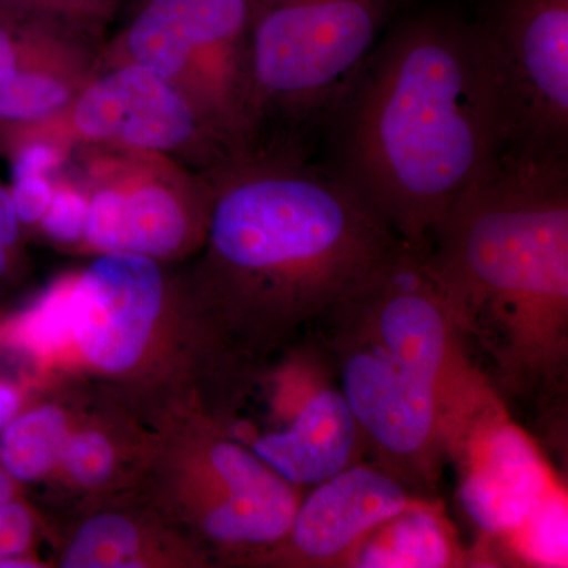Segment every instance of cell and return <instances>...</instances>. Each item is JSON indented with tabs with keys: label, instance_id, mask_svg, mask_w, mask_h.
Instances as JSON below:
<instances>
[{
	"label": "cell",
	"instance_id": "6da1fadb",
	"mask_svg": "<svg viewBox=\"0 0 568 568\" xmlns=\"http://www.w3.org/2000/svg\"><path fill=\"white\" fill-rule=\"evenodd\" d=\"M507 413L567 452L568 156L504 153L418 250Z\"/></svg>",
	"mask_w": 568,
	"mask_h": 568
},
{
	"label": "cell",
	"instance_id": "7a4b0ae2",
	"mask_svg": "<svg viewBox=\"0 0 568 568\" xmlns=\"http://www.w3.org/2000/svg\"><path fill=\"white\" fill-rule=\"evenodd\" d=\"M328 164L410 248L507 149L477 24L426 13L379 40L328 119Z\"/></svg>",
	"mask_w": 568,
	"mask_h": 568
},
{
	"label": "cell",
	"instance_id": "3957f363",
	"mask_svg": "<svg viewBox=\"0 0 568 568\" xmlns=\"http://www.w3.org/2000/svg\"><path fill=\"white\" fill-rule=\"evenodd\" d=\"M310 325L372 463L435 497L467 433L504 405L463 345L418 250L399 245Z\"/></svg>",
	"mask_w": 568,
	"mask_h": 568
},
{
	"label": "cell",
	"instance_id": "277c9868",
	"mask_svg": "<svg viewBox=\"0 0 568 568\" xmlns=\"http://www.w3.org/2000/svg\"><path fill=\"white\" fill-rule=\"evenodd\" d=\"M213 252L268 324L310 325L403 244L327 166L244 175L212 215Z\"/></svg>",
	"mask_w": 568,
	"mask_h": 568
},
{
	"label": "cell",
	"instance_id": "5b68a950",
	"mask_svg": "<svg viewBox=\"0 0 568 568\" xmlns=\"http://www.w3.org/2000/svg\"><path fill=\"white\" fill-rule=\"evenodd\" d=\"M250 10L254 91L325 129L379 43L388 0H250Z\"/></svg>",
	"mask_w": 568,
	"mask_h": 568
},
{
	"label": "cell",
	"instance_id": "8992f818",
	"mask_svg": "<svg viewBox=\"0 0 568 568\" xmlns=\"http://www.w3.org/2000/svg\"><path fill=\"white\" fill-rule=\"evenodd\" d=\"M477 26L506 110V153L567 159L568 0H497Z\"/></svg>",
	"mask_w": 568,
	"mask_h": 568
},
{
	"label": "cell",
	"instance_id": "52a82bcc",
	"mask_svg": "<svg viewBox=\"0 0 568 568\" xmlns=\"http://www.w3.org/2000/svg\"><path fill=\"white\" fill-rule=\"evenodd\" d=\"M450 463L457 467L459 506L480 534L470 567L499 566L507 541L558 480L506 407L481 417Z\"/></svg>",
	"mask_w": 568,
	"mask_h": 568
},
{
	"label": "cell",
	"instance_id": "ba28073f",
	"mask_svg": "<svg viewBox=\"0 0 568 568\" xmlns=\"http://www.w3.org/2000/svg\"><path fill=\"white\" fill-rule=\"evenodd\" d=\"M162 301V275L149 256L106 253L71 287V332L93 365L125 372L148 345Z\"/></svg>",
	"mask_w": 568,
	"mask_h": 568
},
{
	"label": "cell",
	"instance_id": "9c48e42d",
	"mask_svg": "<svg viewBox=\"0 0 568 568\" xmlns=\"http://www.w3.org/2000/svg\"><path fill=\"white\" fill-rule=\"evenodd\" d=\"M417 497L424 496L410 491L384 467L361 462L315 485L276 544H286L294 566L346 568L368 534Z\"/></svg>",
	"mask_w": 568,
	"mask_h": 568
},
{
	"label": "cell",
	"instance_id": "30bf717a",
	"mask_svg": "<svg viewBox=\"0 0 568 568\" xmlns=\"http://www.w3.org/2000/svg\"><path fill=\"white\" fill-rule=\"evenodd\" d=\"M74 122L82 133L144 149H171L189 140L193 112L164 78L141 65L125 67L81 97Z\"/></svg>",
	"mask_w": 568,
	"mask_h": 568
},
{
	"label": "cell",
	"instance_id": "8fae6325",
	"mask_svg": "<svg viewBox=\"0 0 568 568\" xmlns=\"http://www.w3.org/2000/svg\"><path fill=\"white\" fill-rule=\"evenodd\" d=\"M253 454L295 487H315L366 455V443L334 377L302 399L283 432L256 439Z\"/></svg>",
	"mask_w": 568,
	"mask_h": 568
},
{
	"label": "cell",
	"instance_id": "7c38bea8",
	"mask_svg": "<svg viewBox=\"0 0 568 568\" xmlns=\"http://www.w3.org/2000/svg\"><path fill=\"white\" fill-rule=\"evenodd\" d=\"M209 463L230 485L231 497L205 514L207 536L231 547H265L282 540L302 500L298 487L227 440L213 444Z\"/></svg>",
	"mask_w": 568,
	"mask_h": 568
},
{
	"label": "cell",
	"instance_id": "4fadbf2b",
	"mask_svg": "<svg viewBox=\"0 0 568 568\" xmlns=\"http://www.w3.org/2000/svg\"><path fill=\"white\" fill-rule=\"evenodd\" d=\"M250 0H151L130 26L138 65L174 77L193 51L233 47L250 26Z\"/></svg>",
	"mask_w": 568,
	"mask_h": 568
},
{
	"label": "cell",
	"instance_id": "5bb4252c",
	"mask_svg": "<svg viewBox=\"0 0 568 568\" xmlns=\"http://www.w3.org/2000/svg\"><path fill=\"white\" fill-rule=\"evenodd\" d=\"M185 233V215L174 197L159 186L130 196L102 192L89 205L85 235L104 253L164 256L181 245Z\"/></svg>",
	"mask_w": 568,
	"mask_h": 568
},
{
	"label": "cell",
	"instance_id": "9a60e30c",
	"mask_svg": "<svg viewBox=\"0 0 568 568\" xmlns=\"http://www.w3.org/2000/svg\"><path fill=\"white\" fill-rule=\"evenodd\" d=\"M470 567L435 497H417L354 549L349 568Z\"/></svg>",
	"mask_w": 568,
	"mask_h": 568
},
{
	"label": "cell",
	"instance_id": "2e32d148",
	"mask_svg": "<svg viewBox=\"0 0 568 568\" xmlns=\"http://www.w3.org/2000/svg\"><path fill=\"white\" fill-rule=\"evenodd\" d=\"M65 418L54 407H41L11 418L0 433V465L11 478H41L62 457Z\"/></svg>",
	"mask_w": 568,
	"mask_h": 568
},
{
	"label": "cell",
	"instance_id": "e0dca14e",
	"mask_svg": "<svg viewBox=\"0 0 568 568\" xmlns=\"http://www.w3.org/2000/svg\"><path fill=\"white\" fill-rule=\"evenodd\" d=\"M69 91L48 74L20 69L9 31L0 24V119L29 121L51 114Z\"/></svg>",
	"mask_w": 568,
	"mask_h": 568
},
{
	"label": "cell",
	"instance_id": "ac0fdd59",
	"mask_svg": "<svg viewBox=\"0 0 568 568\" xmlns=\"http://www.w3.org/2000/svg\"><path fill=\"white\" fill-rule=\"evenodd\" d=\"M567 496L556 485L504 547L506 562L528 567H567Z\"/></svg>",
	"mask_w": 568,
	"mask_h": 568
},
{
	"label": "cell",
	"instance_id": "d6986e66",
	"mask_svg": "<svg viewBox=\"0 0 568 568\" xmlns=\"http://www.w3.org/2000/svg\"><path fill=\"white\" fill-rule=\"evenodd\" d=\"M136 551L138 534L132 523L118 515H102L80 530L63 558V567H140L134 564Z\"/></svg>",
	"mask_w": 568,
	"mask_h": 568
},
{
	"label": "cell",
	"instance_id": "ffe728a7",
	"mask_svg": "<svg viewBox=\"0 0 568 568\" xmlns=\"http://www.w3.org/2000/svg\"><path fill=\"white\" fill-rule=\"evenodd\" d=\"M73 284H61L29 310L18 321V342L36 351V353H51L65 346L73 332H71L70 294Z\"/></svg>",
	"mask_w": 568,
	"mask_h": 568
},
{
	"label": "cell",
	"instance_id": "44dd1931",
	"mask_svg": "<svg viewBox=\"0 0 568 568\" xmlns=\"http://www.w3.org/2000/svg\"><path fill=\"white\" fill-rule=\"evenodd\" d=\"M61 458L70 476L85 487L103 484L114 466L111 444L99 433H82L67 439Z\"/></svg>",
	"mask_w": 568,
	"mask_h": 568
},
{
	"label": "cell",
	"instance_id": "7402d4cb",
	"mask_svg": "<svg viewBox=\"0 0 568 568\" xmlns=\"http://www.w3.org/2000/svg\"><path fill=\"white\" fill-rule=\"evenodd\" d=\"M89 205L80 194L61 190L52 193L50 207L43 215V227L51 237L71 242L85 234Z\"/></svg>",
	"mask_w": 568,
	"mask_h": 568
},
{
	"label": "cell",
	"instance_id": "603a6c76",
	"mask_svg": "<svg viewBox=\"0 0 568 568\" xmlns=\"http://www.w3.org/2000/svg\"><path fill=\"white\" fill-rule=\"evenodd\" d=\"M10 194L18 220L22 223L39 222L43 219L52 200L51 186L44 181V174L13 179Z\"/></svg>",
	"mask_w": 568,
	"mask_h": 568
},
{
	"label": "cell",
	"instance_id": "cb8c5ba5",
	"mask_svg": "<svg viewBox=\"0 0 568 568\" xmlns=\"http://www.w3.org/2000/svg\"><path fill=\"white\" fill-rule=\"evenodd\" d=\"M32 537V519L20 504L9 500L0 506V556L18 558L28 549Z\"/></svg>",
	"mask_w": 568,
	"mask_h": 568
},
{
	"label": "cell",
	"instance_id": "d4e9b609",
	"mask_svg": "<svg viewBox=\"0 0 568 568\" xmlns=\"http://www.w3.org/2000/svg\"><path fill=\"white\" fill-rule=\"evenodd\" d=\"M59 152L48 144H31L22 149L14 159L11 175L13 179L24 178L31 174H44L58 164Z\"/></svg>",
	"mask_w": 568,
	"mask_h": 568
},
{
	"label": "cell",
	"instance_id": "484cf974",
	"mask_svg": "<svg viewBox=\"0 0 568 568\" xmlns=\"http://www.w3.org/2000/svg\"><path fill=\"white\" fill-rule=\"evenodd\" d=\"M20 235V220L14 211L13 200L9 190L0 186V245H14Z\"/></svg>",
	"mask_w": 568,
	"mask_h": 568
},
{
	"label": "cell",
	"instance_id": "4316f807",
	"mask_svg": "<svg viewBox=\"0 0 568 568\" xmlns=\"http://www.w3.org/2000/svg\"><path fill=\"white\" fill-rule=\"evenodd\" d=\"M18 409V396L9 387L0 386V429L13 418Z\"/></svg>",
	"mask_w": 568,
	"mask_h": 568
},
{
	"label": "cell",
	"instance_id": "83f0119b",
	"mask_svg": "<svg viewBox=\"0 0 568 568\" xmlns=\"http://www.w3.org/2000/svg\"><path fill=\"white\" fill-rule=\"evenodd\" d=\"M2 3H31V6L63 7L73 6V3H82L85 0H0Z\"/></svg>",
	"mask_w": 568,
	"mask_h": 568
},
{
	"label": "cell",
	"instance_id": "f1b7e54d",
	"mask_svg": "<svg viewBox=\"0 0 568 568\" xmlns=\"http://www.w3.org/2000/svg\"><path fill=\"white\" fill-rule=\"evenodd\" d=\"M13 497V485H11L10 476L6 470L0 469V506L9 503Z\"/></svg>",
	"mask_w": 568,
	"mask_h": 568
},
{
	"label": "cell",
	"instance_id": "f546056e",
	"mask_svg": "<svg viewBox=\"0 0 568 568\" xmlns=\"http://www.w3.org/2000/svg\"><path fill=\"white\" fill-rule=\"evenodd\" d=\"M31 568L33 567L29 560L10 558V556H0V568Z\"/></svg>",
	"mask_w": 568,
	"mask_h": 568
},
{
	"label": "cell",
	"instance_id": "4dcf8cb0",
	"mask_svg": "<svg viewBox=\"0 0 568 568\" xmlns=\"http://www.w3.org/2000/svg\"><path fill=\"white\" fill-rule=\"evenodd\" d=\"M7 268V248L3 245H0V276L3 275Z\"/></svg>",
	"mask_w": 568,
	"mask_h": 568
}]
</instances>
